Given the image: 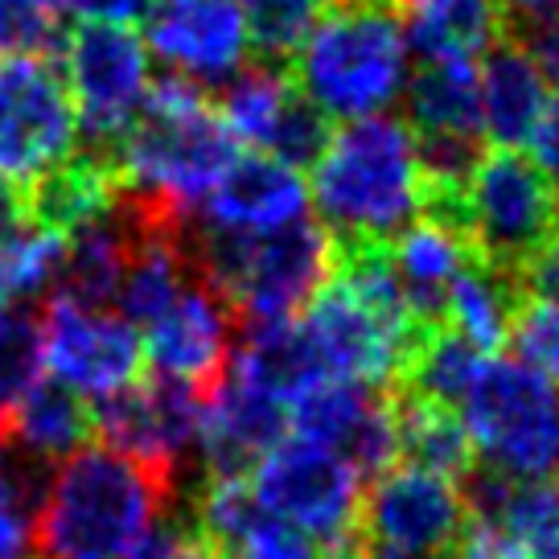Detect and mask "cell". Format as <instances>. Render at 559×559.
Returning a JSON list of instances; mask_svg holds the SVG:
<instances>
[{
	"label": "cell",
	"instance_id": "6da1fadb",
	"mask_svg": "<svg viewBox=\"0 0 559 559\" xmlns=\"http://www.w3.org/2000/svg\"><path fill=\"white\" fill-rule=\"evenodd\" d=\"M181 502L169 481L104 444L53 465L34 514V559H128L157 514Z\"/></svg>",
	"mask_w": 559,
	"mask_h": 559
},
{
	"label": "cell",
	"instance_id": "7a4b0ae2",
	"mask_svg": "<svg viewBox=\"0 0 559 559\" xmlns=\"http://www.w3.org/2000/svg\"><path fill=\"white\" fill-rule=\"evenodd\" d=\"M419 165L412 128L367 116L333 128L313 165V202L333 247H391L419 218Z\"/></svg>",
	"mask_w": 559,
	"mask_h": 559
},
{
	"label": "cell",
	"instance_id": "3957f363",
	"mask_svg": "<svg viewBox=\"0 0 559 559\" xmlns=\"http://www.w3.org/2000/svg\"><path fill=\"white\" fill-rule=\"evenodd\" d=\"M235 160L239 144L218 120L210 91L181 74H160L148 83L140 116L116 144L120 190L181 218H193Z\"/></svg>",
	"mask_w": 559,
	"mask_h": 559
},
{
	"label": "cell",
	"instance_id": "277c9868",
	"mask_svg": "<svg viewBox=\"0 0 559 559\" xmlns=\"http://www.w3.org/2000/svg\"><path fill=\"white\" fill-rule=\"evenodd\" d=\"M288 62L293 87L325 120L383 116L407 87V37L391 0H330Z\"/></svg>",
	"mask_w": 559,
	"mask_h": 559
},
{
	"label": "cell",
	"instance_id": "5b68a950",
	"mask_svg": "<svg viewBox=\"0 0 559 559\" xmlns=\"http://www.w3.org/2000/svg\"><path fill=\"white\" fill-rule=\"evenodd\" d=\"M486 469L543 481L559 456V395L519 358H486L456 407Z\"/></svg>",
	"mask_w": 559,
	"mask_h": 559
},
{
	"label": "cell",
	"instance_id": "8992f818",
	"mask_svg": "<svg viewBox=\"0 0 559 559\" xmlns=\"http://www.w3.org/2000/svg\"><path fill=\"white\" fill-rule=\"evenodd\" d=\"M465 239L477 263L519 276L559 239V190L519 148H489L465 181Z\"/></svg>",
	"mask_w": 559,
	"mask_h": 559
},
{
	"label": "cell",
	"instance_id": "52a82bcc",
	"mask_svg": "<svg viewBox=\"0 0 559 559\" xmlns=\"http://www.w3.org/2000/svg\"><path fill=\"white\" fill-rule=\"evenodd\" d=\"M251 498L263 514L297 526L321 547V559L358 556V510L362 477L330 449L309 440H280L272 453L251 469Z\"/></svg>",
	"mask_w": 559,
	"mask_h": 559
},
{
	"label": "cell",
	"instance_id": "ba28073f",
	"mask_svg": "<svg viewBox=\"0 0 559 559\" xmlns=\"http://www.w3.org/2000/svg\"><path fill=\"white\" fill-rule=\"evenodd\" d=\"M62 74L79 116V144L116 157V144L140 116L153 83L144 41L136 29L74 21L62 41Z\"/></svg>",
	"mask_w": 559,
	"mask_h": 559
},
{
	"label": "cell",
	"instance_id": "9c48e42d",
	"mask_svg": "<svg viewBox=\"0 0 559 559\" xmlns=\"http://www.w3.org/2000/svg\"><path fill=\"white\" fill-rule=\"evenodd\" d=\"M202 407L206 400L193 386L165 374H148L95 403L91 428L99 432L104 449L136 461L140 469H148L181 493V473L198 453Z\"/></svg>",
	"mask_w": 559,
	"mask_h": 559
},
{
	"label": "cell",
	"instance_id": "30bf717a",
	"mask_svg": "<svg viewBox=\"0 0 559 559\" xmlns=\"http://www.w3.org/2000/svg\"><path fill=\"white\" fill-rule=\"evenodd\" d=\"M79 116L53 58H0V177L29 190L74 153Z\"/></svg>",
	"mask_w": 559,
	"mask_h": 559
},
{
	"label": "cell",
	"instance_id": "8fae6325",
	"mask_svg": "<svg viewBox=\"0 0 559 559\" xmlns=\"http://www.w3.org/2000/svg\"><path fill=\"white\" fill-rule=\"evenodd\" d=\"M469 514L456 481L412 465H391L362 493L358 543L412 559H449Z\"/></svg>",
	"mask_w": 559,
	"mask_h": 559
},
{
	"label": "cell",
	"instance_id": "7c38bea8",
	"mask_svg": "<svg viewBox=\"0 0 559 559\" xmlns=\"http://www.w3.org/2000/svg\"><path fill=\"white\" fill-rule=\"evenodd\" d=\"M37 333L41 367H50L74 395L104 400L144 379V342L123 317L50 297L37 317Z\"/></svg>",
	"mask_w": 559,
	"mask_h": 559
},
{
	"label": "cell",
	"instance_id": "4fadbf2b",
	"mask_svg": "<svg viewBox=\"0 0 559 559\" xmlns=\"http://www.w3.org/2000/svg\"><path fill=\"white\" fill-rule=\"evenodd\" d=\"M288 428L297 440L337 453L362 481H374L400 461L395 391L317 379L288 403Z\"/></svg>",
	"mask_w": 559,
	"mask_h": 559
},
{
	"label": "cell",
	"instance_id": "5bb4252c",
	"mask_svg": "<svg viewBox=\"0 0 559 559\" xmlns=\"http://www.w3.org/2000/svg\"><path fill=\"white\" fill-rule=\"evenodd\" d=\"M330 235L309 218H297L272 235H251L243 272L230 288V309L239 325L297 321V313L330 284Z\"/></svg>",
	"mask_w": 559,
	"mask_h": 559
},
{
	"label": "cell",
	"instance_id": "9a60e30c",
	"mask_svg": "<svg viewBox=\"0 0 559 559\" xmlns=\"http://www.w3.org/2000/svg\"><path fill=\"white\" fill-rule=\"evenodd\" d=\"M325 379H346L362 386H395L412 358V346L383 325L367 305L349 297L342 284H325L297 321Z\"/></svg>",
	"mask_w": 559,
	"mask_h": 559
},
{
	"label": "cell",
	"instance_id": "2e32d148",
	"mask_svg": "<svg viewBox=\"0 0 559 559\" xmlns=\"http://www.w3.org/2000/svg\"><path fill=\"white\" fill-rule=\"evenodd\" d=\"M144 50L202 91L223 87L247 67V17L239 0H160L144 21Z\"/></svg>",
	"mask_w": 559,
	"mask_h": 559
},
{
	"label": "cell",
	"instance_id": "e0dca14e",
	"mask_svg": "<svg viewBox=\"0 0 559 559\" xmlns=\"http://www.w3.org/2000/svg\"><path fill=\"white\" fill-rule=\"evenodd\" d=\"M235 337H239L235 309L214 288L190 276L181 297L153 321L144 362H153L165 379L193 386L206 400L210 391L227 379L230 358H235Z\"/></svg>",
	"mask_w": 559,
	"mask_h": 559
},
{
	"label": "cell",
	"instance_id": "ac0fdd59",
	"mask_svg": "<svg viewBox=\"0 0 559 559\" xmlns=\"http://www.w3.org/2000/svg\"><path fill=\"white\" fill-rule=\"evenodd\" d=\"M288 432V403L230 374L206 395L198 461L210 481H247L251 469L276 449Z\"/></svg>",
	"mask_w": 559,
	"mask_h": 559
},
{
	"label": "cell",
	"instance_id": "d6986e66",
	"mask_svg": "<svg viewBox=\"0 0 559 559\" xmlns=\"http://www.w3.org/2000/svg\"><path fill=\"white\" fill-rule=\"evenodd\" d=\"M305 210H309L305 177L263 153H251L235 160L223 181L210 190L202 218L243 235H272L305 218Z\"/></svg>",
	"mask_w": 559,
	"mask_h": 559
},
{
	"label": "cell",
	"instance_id": "ffe728a7",
	"mask_svg": "<svg viewBox=\"0 0 559 559\" xmlns=\"http://www.w3.org/2000/svg\"><path fill=\"white\" fill-rule=\"evenodd\" d=\"M91 437H95V428H91L87 400L74 395L67 383L46 379V374L0 419V449L29 456V461L46 465V469L62 465Z\"/></svg>",
	"mask_w": 559,
	"mask_h": 559
},
{
	"label": "cell",
	"instance_id": "44dd1931",
	"mask_svg": "<svg viewBox=\"0 0 559 559\" xmlns=\"http://www.w3.org/2000/svg\"><path fill=\"white\" fill-rule=\"evenodd\" d=\"M391 263H395V276L403 284V297L407 309L416 317L424 330H440L444 325V300L453 280L473 263L469 243L456 235L453 227H444L437 218L419 214L416 223L391 239Z\"/></svg>",
	"mask_w": 559,
	"mask_h": 559
},
{
	"label": "cell",
	"instance_id": "7402d4cb",
	"mask_svg": "<svg viewBox=\"0 0 559 559\" xmlns=\"http://www.w3.org/2000/svg\"><path fill=\"white\" fill-rule=\"evenodd\" d=\"M477 99H481V136L498 148H519L531 140L547 107V83L535 62L514 37H498L477 70Z\"/></svg>",
	"mask_w": 559,
	"mask_h": 559
},
{
	"label": "cell",
	"instance_id": "603a6c76",
	"mask_svg": "<svg viewBox=\"0 0 559 559\" xmlns=\"http://www.w3.org/2000/svg\"><path fill=\"white\" fill-rule=\"evenodd\" d=\"M407 37V53L419 62L437 58H469L486 53L507 34V17L498 0H391Z\"/></svg>",
	"mask_w": 559,
	"mask_h": 559
},
{
	"label": "cell",
	"instance_id": "cb8c5ba5",
	"mask_svg": "<svg viewBox=\"0 0 559 559\" xmlns=\"http://www.w3.org/2000/svg\"><path fill=\"white\" fill-rule=\"evenodd\" d=\"M116 190H120L116 157L74 144V153L62 165H53L50 174L37 177L25 198H29V218L37 227L70 235L91 218L107 214L116 202Z\"/></svg>",
	"mask_w": 559,
	"mask_h": 559
},
{
	"label": "cell",
	"instance_id": "d4e9b609",
	"mask_svg": "<svg viewBox=\"0 0 559 559\" xmlns=\"http://www.w3.org/2000/svg\"><path fill=\"white\" fill-rule=\"evenodd\" d=\"M407 128L428 140H481V99H477V67L469 58H437L419 62L407 74Z\"/></svg>",
	"mask_w": 559,
	"mask_h": 559
},
{
	"label": "cell",
	"instance_id": "484cf974",
	"mask_svg": "<svg viewBox=\"0 0 559 559\" xmlns=\"http://www.w3.org/2000/svg\"><path fill=\"white\" fill-rule=\"evenodd\" d=\"M230 374L267 391L280 403H293L309 383L325 379L297 321L243 325V337H239L235 358H230Z\"/></svg>",
	"mask_w": 559,
	"mask_h": 559
},
{
	"label": "cell",
	"instance_id": "4316f807",
	"mask_svg": "<svg viewBox=\"0 0 559 559\" xmlns=\"http://www.w3.org/2000/svg\"><path fill=\"white\" fill-rule=\"evenodd\" d=\"M123 263H128V223L111 206L107 214L67 235V255H62L53 293L83 309H104L116 300Z\"/></svg>",
	"mask_w": 559,
	"mask_h": 559
},
{
	"label": "cell",
	"instance_id": "83f0119b",
	"mask_svg": "<svg viewBox=\"0 0 559 559\" xmlns=\"http://www.w3.org/2000/svg\"><path fill=\"white\" fill-rule=\"evenodd\" d=\"M526 300L519 293V280L507 276V272H493L486 263L473 260L461 276L453 280L449 288V300H444V325L465 337L481 358L502 349L510 342V330H514V317Z\"/></svg>",
	"mask_w": 559,
	"mask_h": 559
},
{
	"label": "cell",
	"instance_id": "f1b7e54d",
	"mask_svg": "<svg viewBox=\"0 0 559 559\" xmlns=\"http://www.w3.org/2000/svg\"><path fill=\"white\" fill-rule=\"evenodd\" d=\"M395 428H400V461L412 469L465 481L477 465L473 440L453 407L412 400V395L395 391Z\"/></svg>",
	"mask_w": 559,
	"mask_h": 559
},
{
	"label": "cell",
	"instance_id": "f546056e",
	"mask_svg": "<svg viewBox=\"0 0 559 559\" xmlns=\"http://www.w3.org/2000/svg\"><path fill=\"white\" fill-rule=\"evenodd\" d=\"M293 95H297V87L288 79V67L247 62L230 83H223L214 111H218V120L235 144H251V148L267 153V144L280 128V116L293 104Z\"/></svg>",
	"mask_w": 559,
	"mask_h": 559
},
{
	"label": "cell",
	"instance_id": "4dcf8cb0",
	"mask_svg": "<svg viewBox=\"0 0 559 559\" xmlns=\"http://www.w3.org/2000/svg\"><path fill=\"white\" fill-rule=\"evenodd\" d=\"M481 362H486V358H481L465 337H456L449 325H440V330H432L416 349H412V358H407V367H403L395 391L412 395V400L453 407L456 412L461 400H465V391H469V383L477 379Z\"/></svg>",
	"mask_w": 559,
	"mask_h": 559
},
{
	"label": "cell",
	"instance_id": "1f68e13d",
	"mask_svg": "<svg viewBox=\"0 0 559 559\" xmlns=\"http://www.w3.org/2000/svg\"><path fill=\"white\" fill-rule=\"evenodd\" d=\"M62 255H67V235L41 230L34 223L17 243L0 251V293H4V300L34 309V300H41L58 284Z\"/></svg>",
	"mask_w": 559,
	"mask_h": 559
},
{
	"label": "cell",
	"instance_id": "d6a6232c",
	"mask_svg": "<svg viewBox=\"0 0 559 559\" xmlns=\"http://www.w3.org/2000/svg\"><path fill=\"white\" fill-rule=\"evenodd\" d=\"M325 4L330 0H243L247 41H251L255 62L288 67V58L297 53Z\"/></svg>",
	"mask_w": 559,
	"mask_h": 559
},
{
	"label": "cell",
	"instance_id": "836d02e7",
	"mask_svg": "<svg viewBox=\"0 0 559 559\" xmlns=\"http://www.w3.org/2000/svg\"><path fill=\"white\" fill-rule=\"evenodd\" d=\"M498 526L507 531L523 559H559V486L519 481Z\"/></svg>",
	"mask_w": 559,
	"mask_h": 559
},
{
	"label": "cell",
	"instance_id": "e575fe53",
	"mask_svg": "<svg viewBox=\"0 0 559 559\" xmlns=\"http://www.w3.org/2000/svg\"><path fill=\"white\" fill-rule=\"evenodd\" d=\"M41 379V333L37 317L25 305L0 313V419L13 403Z\"/></svg>",
	"mask_w": 559,
	"mask_h": 559
},
{
	"label": "cell",
	"instance_id": "d590c367",
	"mask_svg": "<svg viewBox=\"0 0 559 559\" xmlns=\"http://www.w3.org/2000/svg\"><path fill=\"white\" fill-rule=\"evenodd\" d=\"M333 128L330 120L317 111L305 95H293V104L284 107V116H280V128L272 144H267V153L263 157L280 160V165H288V169H313L317 157L325 153V144H330Z\"/></svg>",
	"mask_w": 559,
	"mask_h": 559
},
{
	"label": "cell",
	"instance_id": "8d00e7d4",
	"mask_svg": "<svg viewBox=\"0 0 559 559\" xmlns=\"http://www.w3.org/2000/svg\"><path fill=\"white\" fill-rule=\"evenodd\" d=\"M128 559H223V551L198 531L186 502H177L165 514H157V523L140 535Z\"/></svg>",
	"mask_w": 559,
	"mask_h": 559
},
{
	"label": "cell",
	"instance_id": "74e56055",
	"mask_svg": "<svg viewBox=\"0 0 559 559\" xmlns=\"http://www.w3.org/2000/svg\"><path fill=\"white\" fill-rule=\"evenodd\" d=\"M510 342L519 346V362L539 370L547 383H559V300H526L514 317Z\"/></svg>",
	"mask_w": 559,
	"mask_h": 559
},
{
	"label": "cell",
	"instance_id": "f35d334b",
	"mask_svg": "<svg viewBox=\"0 0 559 559\" xmlns=\"http://www.w3.org/2000/svg\"><path fill=\"white\" fill-rule=\"evenodd\" d=\"M62 41H67L62 17L0 0V58H53L62 53Z\"/></svg>",
	"mask_w": 559,
	"mask_h": 559
},
{
	"label": "cell",
	"instance_id": "ab89813d",
	"mask_svg": "<svg viewBox=\"0 0 559 559\" xmlns=\"http://www.w3.org/2000/svg\"><path fill=\"white\" fill-rule=\"evenodd\" d=\"M227 559H321V547L309 535H300L297 526L280 523L260 510V519L247 526Z\"/></svg>",
	"mask_w": 559,
	"mask_h": 559
},
{
	"label": "cell",
	"instance_id": "60d3db41",
	"mask_svg": "<svg viewBox=\"0 0 559 559\" xmlns=\"http://www.w3.org/2000/svg\"><path fill=\"white\" fill-rule=\"evenodd\" d=\"M507 37H514L523 46V53L543 74V83L559 87V9L531 13V17H510Z\"/></svg>",
	"mask_w": 559,
	"mask_h": 559
},
{
	"label": "cell",
	"instance_id": "b9f144b4",
	"mask_svg": "<svg viewBox=\"0 0 559 559\" xmlns=\"http://www.w3.org/2000/svg\"><path fill=\"white\" fill-rule=\"evenodd\" d=\"M526 144H531V165L559 190V95L547 99V107H543L539 123H535V132H531Z\"/></svg>",
	"mask_w": 559,
	"mask_h": 559
},
{
	"label": "cell",
	"instance_id": "7bdbcfd3",
	"mask_svg": "<svg viewBox=\"0 0 559 559\" xmlns=\"http://www.w3.org/2000/svg\"><path fill=\"white\" fill-rule=\"evenodd\" d=\"M79 9V21H99V25H120L132 29L140 21L153 17L160 0H70Z\"/></svg>",
	"mask_w": 559,
	"mask_h": 559
},
{
	"label": "cell",
	"instance_id": "ee69618b",
	"mask_svg": "<svg viewBox=\"0 0 559 559\" xmlns=\"http://www.w3.org/2000/svg\"><path fill=\"white\" fill-rule=\"evenodd\" d=\"M514 280H519L523 300H559V239L543 247Z\"/></svg>",
	"mask_w": 559,
	"mask_h": 559
},
{
	"label": "cell",
	"instance_id": "f6af8a7d",
	"mask_svg": "<svg viewBox=\"0 0 559 559\" xmlns=\"http://www.w3.org/2000/svg\"><path fill=\"white\" fill-rule=\"evenodd\" d=\"M29 227H34V218H29V198H25V190L0 177V251L9 243H17Z\"/></svg>",
	"mask_w": 559,
	"mask_h": 559
},
{
	"label": "cell",
	"instance_id": "bcb514c9",
	"mask_svg": "<svg viewBox=\"0 0 559 559\" xmlns=\"http://www.w3.org/2000/svg\"><path fill=\"white\" fill-rule=\"evenodd\" d=\"M507 13L502 17H531V13H547V9H559V0H498Z\"/></svg>",
	"mask_w": 559,
	"mask_h": 559
},
{
	"label": "cell",
	"instance_id": "7dc6e473",
	"mask_svg": "<svg viewBox=\"0 0 559 559\" xmlns=\"http://www.w3.org/2000/svg\"><path fill=\"white\" fill-rule=\"evenodd\" d=\"M4 4H17V9H34V13H50V17H62L70 0H4Z\"/></svg>",
	"mask_w": 559,
	"mask_h": 559
},
{
	"label": "cell",
	"instance_id": "c3c4849f",
	"mask_svg": "<svg viewBox=\"0 0 559 559\" xmlns=\"http://www.w3.org/2000/svg\"><path fill=\"white\" fill-rule=\"evenodd\" d=\"M354 559H412V556H395V551H374V547H358Z\"/></svg>",
	"mask_w": 559,
	"mask_h": 559
},
{
	"label": "cell",
	"instance_id": "681fc988",
	"mask_svg": "<svg viewBox=\"0 0 559 559\" xmlns=\"http://www.w3.org/2000/svg\"><path fill=\"white\" fill-rule=\"evenodd\" d=\"M4 309H9V300H4V293H0V313H4Z\"/></svg>",
	"mask_w": 559,
	"mask_h": 559
}]
</instances>
